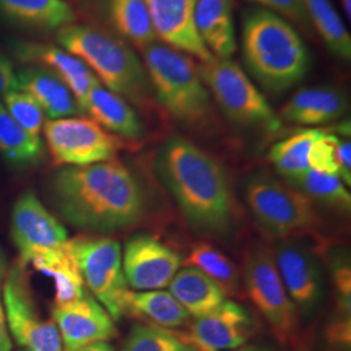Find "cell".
Segmentation results:
<instances>
[{"instance_id":"obj_1","label":"cell","mask_w":351,"mask_h":351,"mask_svg":"<svg viewBox=\"0 0 351 351\" xmlns=\"http://www.w3.org/2000/svg\"><path fill=\"white\" fill-rule=\"evenodd\" d=\"M51 191L66 223L101 236L138 224L146 208L138 180L114 159L64 167L52 177Z\"/></svg>"},{"instance_id":"obj_2","label":"cell","mask_w":351,"mask_h":351,"mask_svg":"<svg viewBox=\"0 0 351 351\" xmlns=\"http://www.w3.org/2000/svg\"><path fill=\"white\" fill-rule=\"evenodd\" d=\"M155 171L189 226L210 236L232 232L236 202L224 167L210 154L189 139L172 137L159 147Z\"/></svg>"},{"instance_id":"obj_3","label":"cell","mask_w":351,"mask_h":351,"mask_svg":"<svg viewBox=\"0 0 351 351\" xmlns=\"http://www.w3.org/2000/svg\"><path fill=\"white\" fill-rule=\"evenodd\" d=\"M245 66L265 90L282 94L307 75L311 53L297 29L276 13L254 7L242 24Z\"/></svg>"},{"instance_id":"obj_4","label":"cell","mask_w":351,"mask_h":351,"mask_svg":"<svg viewBox=\"0 0 351 351\" xmlns=\"http://www.w3.org/2000/svg\"><path fill=\"white\" fill-rule=\"evenodd\" d=\"M56 42L86 64L104 88L137 104L146 99V68L125 40L98 26L72 24L56 32Z\"/></svg>"},{"instance_id":"obj_5","label":"cell","mask_w":351,"mask_h":351,"mask_svg":"<svg viewBox=\"0 0 351 351\" xmlns=\"http://www.w3.org/2000/svg\"><path fill=\"white\" fill-rule=\"evenodd\" d=\"M150 88L158 103L175 120L201 126L211 116V95L202 80L199 65L190 56L163 43L142 51Z\"/></svg>"},{"instance_id":"obj_6","label":"cell","mask_w":351,"mask_h":351,"mask_svg":"<svg viewBox=\"0 0 351 351\" xmlns=\"http://www.w3.org/2000/svg\"><path fill=\"white\" fill-rule=\"evenodd\" d=\"M199 72L210 95L232 123L269 133L281 129L280 116L239 64L213 56L201 63Z\"/></svg>"},{"instance_id":"obj_7","label":"cell","mask_w":351,"mask_h":351,"mask_svg":"<svg viewBox=\"0 0 351 351\" xmlns=\"http://www.w3.org/2000/svg\"><path fill=\"white\" fill-rule=\"evenodd\" d=\"M245 197L251 213L264 232L277 239L314 232L322 219L308 195L267 175L252 176Z\"/></svg>"},{"instance_id":"obj_8","label":"cell","mask_w":351,"mask_h":351,"mask_svg":"<svg viewBox=\"0 0 351 351\" xmlns=\"http://www.w3.org/2000/svg\"><path fill=\"white\" fill-rule=\"evenodd\" d=\"M81 276L114 322L128 314L129 289L123 268V251L116 239L94 234L69 239Z\"/></svg>"},{"instance_id":"obj_9","label":"cell","mask_w":351,"mask_h":351,"mask_svg":"<svg viewBox=\"0 0 351 351\" xmlns=\"http://www.w3.org/2000/svg\"><path fill=\"white\" fill-rule=\"evenodd\" d=\"M243 277L251 301L265 317L276 339L281 343L293 339L298 329L297 308L280 277L274 254L265 247L249 251Z\"/></svg>"},{"instance_id":"obj_10","label":"cell","mask_w":351,"mask_h":351,"mask_svg":"<svg viewBox=\"0 0 351 351\" xmlns=\"http://www.w3.org/2000/svg\"><path fill=\"white\" fill-rule=\"evenodd\" d=\"M43 133L53 163L82 167L112 160L123 141L88 117L47 120Z\"/></svg>"},{"instance_id":"obj_11","label":"cell","mask_w":351,"mask_h":351,"mask_svg":"<svg viewBox=\"0 0 351 351\" xmlns=\"http://www.w3.org/2000/svg\"><path fill=\"white\" fill-rule=\"evenodd\" d=\"M8 328L20 346L27 351H64L59 329L52 320L40 317L20 261L7 272L1 290Z\"/></svg>"},{"instance_id":"obj_12","label":"cell","mask_w":351,"mask_h":351,"mask_svg":"<svg viewBox=\"0 0 351 351\" xmlns=\"http://www.w3.org/2000/svg\"><path fill=\"white\" fill-rule=\"evenodd\" d=\"M11 236L25 265L40 254L63 247L69 239L63 224L30 190L13 204Z\"/></svg>"},{"instance_id":"obj_13","label":"cell","mask_w":351,"mask_h":351,"mask_svg":"<svg viewBox=\"0 0 351 351\" xmlns=\"http://www.w3.org/2000/svg\"><path fill=\"white\" fill-rule=\"evenodd\" d=\"M181 264L182 259L177 251L149 234L132 237L123 254L126 282L141 291L168 287Z\"/></svg>"},{"instance_id":"obj_14","label":"cell","mask_w":351,"mask_h":351,"mask_svg":"<svg viewBox=\"0 0 351 351\" xmlns=\"http://www.w3.org/2000/svg\"><path fill=\"white\" fill-rule=\"evenodd\" d=\"M64 351H75L88 345L112 339L117 330L114 320L94 297L85 294L81 300L52 310Z\"/></svg>"},{"instance_id":"obj_15","label":"cell","mask_w":351,"mask_h":351,"mask_svg":"<svg viewBox=\"0 0 351 351\" xmlns=\"http://www.w3.org/2000/svg\"><path fill=\"white\" fill-rule=\"evenodd\" d=\"M156 38L164 45L208 62L213 53L207 50L198 34L194 11L195 0H143Z\"/></svg>"},{"instance_id":"obj_16","label":"cell","mask_w":351,"mask_h":351,"mask_svg":"<svg viewBox=\"0 0 351 351\" xmlns=\"http://www.w3.org/2000/svg\"><path fill=\"white\" fill-rule=\"evenodd\" d=\"M277 269L295 308L311 311L324 295V280L314 254L297 242L285 241L276 250Z\"/></svg>"},{"instance_id":"obj_17","label":"cell","mask_w":351,"mask_h":351,"mask_svg":"<svg viewBox=\"0 0 351 351\" xmlns=\"http://www.w3.org/2000/svg\"><path fill=\"white\" fill-rule=\"evenodd\" d=\"M252 328L250 314L226 300L211 314L197 317L185 339L195 351L234 350L249 341Z\"/></svg>"},{"instance_id":"obj_18","label":"cell","mask_w":351,"mask_h":351,"mask_svg":"<svg viewBox=\"0 0 351 351\" xmlns=\"http://www.w3.org/2000/svg\"><path fill=\"white\" fill-rule=\"evenodd\" d=\"M13 56L29 65L43 66L62 78L72 91L82 112H85L88 93L99 82L86 64L68 51L45 43L30 40H12L10 43Z\"/></svg>"},{"instance_id":"obj_19","label":"cell","mask_w":351,"mask_h":351,"mask_svg":"<svg viewBox=\"0 0 351 351\" xmlns=\"http://www.w3.org/2000/svg\"><path fill=\"white\" fill-rule=\"evenodd\" d=\"M85 11L101 27L128 45L145 50L158 40L143 0H82Z\"/></svg>"},{"instance_id":"obj_20","label":"cell","mask_w":351,"mask_h":351,"mask_svg":"<svg viewBox=\"0 0 351 351\" xmlns=\"http://www.w3.org/2000/svg\"><path fill=\"white\" fill-rule=\"evenodd\" d=\"M17 90L32 95L49 120L82 113L75 95L59 75L43 66L29 65L16 72Z\"/></svg>"},{"instance_id":"obj_21","label":"cell","mask_w":351,"mask_h":351,"mask_svg":"<svg viewBox=\"0 0 351 351\" xmlns=\"http://www.w3.org/2000/svg\"><path fill=\"white\" fill-rule=\"evenodd\" d=\"M0 20L29 32H53L75 23L65 0H0Z\"/></svg>"},{"instance_id":"obj_22","label":"cell","mask_w":351,"mask_h":351,"mask_svg":"<svg viewBox=\"0 0 351 351\" xmlns=\"http://www.w3.org/2000/svg\"><path fill=\"white\" fill-rule=\"evenodd\" d=\"M348 107L343 93L337 88H302L287 101L281 110V117L298 125H324L339 120Z\"/></svg>"},{"instance_id":"obj_23","label":"cell","mask_w":351,"mask_h":351,"mask_svg":"<svg viewBox=\"0 0 351 351\" xmlns=\"http://www.w3.org/2000/svg\"><path fill=\"white\" fill-rule=\"evenodd\" d=\"M194 21L213 56L230 59L237 50L232 0H195Z\"/></svg>"},{"instance_id":"obj_24","label":"cell","mask_w":351,"mask_h":351,"mask_svg":"<svg viewBox=\"0 0 351 351\" xmlns=\"http://www.w3.org/2000/svg\"><path fill=\"white\" fill-rule=\"evenodd\" d=\"M85 112L116 137L138 139L143 136L145 128L133 107L101 82H97L90 90Z\"/></svg>"},{"instance_id":"obj_25","label":"cell","mask_w":351,"mask_h":351,"mask_svg":"<svg viewBox=\"0 0 351 351\" xmlns=\"http://www.w3.org/2000/svg\"><path fill=\"white\" fill-rule=\"evenodd\" d=\"M38 272L50 277L55 285V306H63L81 300L85 291V282L69 249V239L63 247L47 251L30 261Z\"/></svg>"},{"instance_id":"obj_26","label":"cell","mask_w":351,"mask_h":351,"mask_svg":"<svg viewBox=\"0 0 351 351\" xmlns=\"http://www.w3.org/2000/svg\"><path fill=\"white\" fill-rule=\"evenodd\" d=\"M168 287L177 302L195 319L211 314L226 300L223 290L194 267L180 269Z\"/></svg>"},{"instance_id":"obj_27","label":"cell","mask_w":351,"mask_h":351,"mask_svg":"<svg viewBox=\"0 0 351 351\" xmlns=\"http://www.w3.org/2000/svg\"><path fill=\"white\" fill-rule=\"evenodd\" d=\"M311 26L337 59L351 60V36L330 0H302Z\"/></svg>"},{"instance_id":"obj_28","label":"cell","mask_w":351,"mask_h":351,"mask_svg":"<svg viewBox=\"0 0 351 351\" xmlns=\"http://www.w3.org/2000/svg\"><path fill=\"white\" fill-rule=\"evenodd\" d=\"M0 154L13 167H30L40 163L45 146L40 137H33L19 125L0 103Z\"/></svg>"},{"instance_id":"obj_29","label":"cell","mask_w":351,"mask_h":351,"mask_svg":"<svg viewBox=\"0 0 351 351\" xmlns=\"http://www.w3.org/2000/svg\"><path fill=\"white\" fill-rule=\"evenodd\" d=\"M128 313L142 316L164 328H178L188 323L190 315L169 291L146 290L129 293Z\"/></svg>"},{"instance_id":"obj_30","label":"cell","mask_w":351,"mask_h":351,"mask_svg":"<svg viewBox=\"0 0 351 351\" xmlns=\"http://www.w3.org/2000/svg\"><path fill=\"white\" fill-rule=\"evenodd\" d=\"M320 132L319 129L302 130L272 146L268 152V160L287 181L301 176L310 168L307 162L308 151Z\"/></svg>"},{"instance_id":"obj_31","label":"cell","mask_w":351,"mask_h":351,"mask_svg":"<svg viewBox=\"0 0 351 351\" xmlns=\"http://www.w3.org/2000/svg\"><path fill=\"white\" fill-rule=\"evenodd\" d=\"M189 267L199 269L223 290L226 295L237 294L239 274L234 263L210 243L197 245L186 259Z\"/></svg>"},{"instance_id":"obj_32","label":"cell","mask_w":351,"mask_h":351,"mask_svg":"<svg viewBox=\"0 0 351 351\" xmlns=\"http://www.w3.org/2000/svg\"><path fill=\"white\" fill-rule=\"evenodd\" d=\"M288 182L289 185L303 191L313 201L322 202L342 211H350V191L336 176L320 173L308 168L301 176L289 180Z\"/></svg>"},{"instance_id":"obj_33","label":"cell","mask_w":351,"mask_h":351,"mask_svg":"<svg viewBox=\"0 0 351 351\" xmlns=\"http://www.w3.org/2000/svg\"><path fill=\"white\" fill-rule=\"evenodd\" d=\"M123 351H195L185 337L160 326H136L129 333Z\"/></svg>"},{"instance_id":"obj_34","label":"cell","mask_w":351,"mask_h":351,"mask_svg":"<svg viewBox=\"0 0 351 351\" xmlns=\"http://www.w3.org/2000/svg\"><path fill=\"white\" fill-rule=\"evenodd\" d=\"M3 106L13 120L33 137H40L45 113L36 99L24 91L13 90L3 95Z\"/></svg>"},{"instance_id":"obj_35","label":"cell","mask_w":351,"mask_h":351,"mask_svg":"<svg viewBox=\"0 0 351 351\" xmlns=\"http://www.w3.org/2000/svg\"><path fill=\"white\" fill-rule=\"evenodd\" d=\"M339 139L336 134L322 130L308 151V167L320 173L336 176L341 180V165L337 151Z\"/></svg>"},{"instance_id":"obj_36","label":"cell","mask_w":351,"mask_h":351,"mask_svg":"<svg viewBox=\"0 0 351 351\" xmlns=\"http://www.w3.org/2000/svg\"><path fill=\"white\" fill-rule=\"evenodd\" d=\"M255 7L276 13L285 19L291 25L308 30L311 27L302 0H247Z\"/></svg>"},{"instance_id":"obj_37","label":"cell","mask_w":351,"mask_h":351,"mask_svg":"<svg viewBox=\"0 0 351 351\" xmlns=\"http://www.w3.org/2000/svg\"><path fill=\"white\" fill-rule=\"evenodd\" d=\"M333 280L339 293L341 308L343 314L350 315L351 303V269L350 262L345 256H339L335 259L333 265Z\"/></svg>"},{"instance_id":"obj_38","label":"cell","mask_w":351,"mask_h":351,"mask_svg":"<svg viewBox=\"0 0 351 351\" xmlns=\"http://www.w3.org/2000/svg\"><path fill=\"white\" fill-rule=\"evenodd\" d=\"M13 90H17V81L12 60L0 50V98Z\"/></svg>"},{"instance_id":"obj_39","label":"cell","mask_w":351,"mask_h":351,"mask_svg":"<svg viewBox=\"0 0 351 351\" xmlns=\"http://www.w3.org/2000/svg\"><path fill=\"white\" fill-rule=\"evenodd\" d=\"M329 339L343 346L350 345V317L343 316L329 329Z\"/></svg>"},{"instance_id":"obj_40","label":"cell","mask_w":351,"mask_h":351,"mask_svg":"<svg viewBox=\"0 0 351 351\" xmlns=\"http://www.w3.org/2000/svg\"><path fill=\"white\" fill-rule=\"evenodd\" d=\"M11 350H12V341H11L10 332H8V324H7V319H5L1 290H0V351Z\"/></svg>"},{"instance_id":"obj_41","label":"cell","mask_w":351,"mask_h":351,"mask_svg":"<svg viewBox=\"0 0 351 351\" xmlns=\"http://www.w3.org/2000/svg\"><path fill=\"white\" fill-rule=\"evenodd\" d=\"M75 351H114L112 349L111 345H108L107 342H98V343H93V345H88L85 346L82 349H78Z\"/></svg>"},{"instance_id":"obj_42","label":"cell","mask_w":351,"mask_h":351,"mask_svg":"<svg viewBox=\"0 0 351 351\" xmlns=\"http://www.w3.org/2000/svg\"><path fill=\"white\" fill-rule=\"evenodd\" d=\"M7 269H8V264H7V258L4 251L0 247V285L4 281V278L7 276Z\"/></svg>"},{"instance_id":"obj_43","label":"cell","mask_w":351,"mask_h":351,"mask_svg":"<svg viewBox=\"0 0 351 351\" xmlns=\"http://www.w3.org/2000/svg\"><path fill=\"white\" fill-rule=\"evenodd\" d=\"M228 351H274L271 348L267 346H262V345H243L241 348H237L234 350Z\"/></svg>"},{"instance_id":"obj_44","label":"cell","mask_w":351,"mask_h":351,"mask_svg":"<svg viewBox=\"0 0 351 351\" xmlns=\"http://www.w3.org/2000/svg\"><path fill=\"white\" fill-rule=\"evenodd\" d=\"M339 3H341V5H342V10H343V13H345V16H346L348 21H350L351 0H339Z\"/></svg>"},{"instance_id":"obj_45","label":"cell","mask_w":351,"mask_h":351,"mask_svg":"<svg viewBox=\"0 0 351 351\" xmlns=\"http://www.w3.org/2000/svg\"><path fill=\"white\" fill-rule=\"evenodd\" d=\"M21 351H27V350H25V349H24V350H21Z\"/></svg>"}]
</instances>
